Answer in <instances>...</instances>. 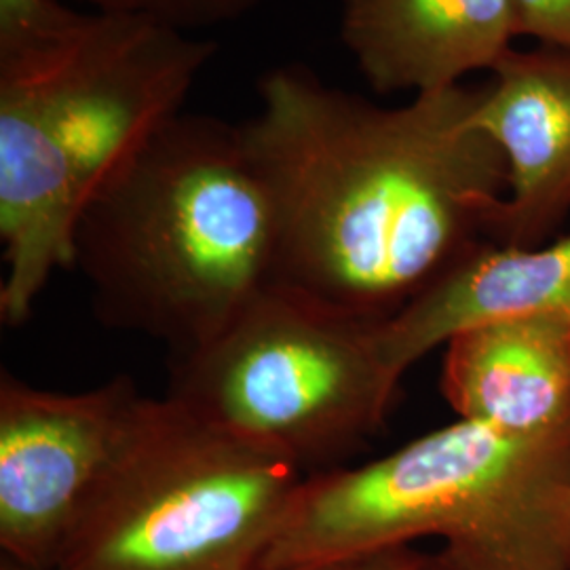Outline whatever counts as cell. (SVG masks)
I'll list each match as a JSON object with an SVG mask.
<instances>
[{"instance_id": "obj_6", "label": "cell", "mask_w": 570, "mask_h": 570, "mask_svg": "<svg viewBox=\"0 0 570 570\" xmlns=\"http://www.w3.org/2000/svg\"><path fill=\"white\" fill-rule=\"evenodd\" d=\"M305 478L167 395L150 400L56 570H261Z\"/></svg>"}, {"instance_id": "obj_8", "label": "cell", "mask_w": 570, "mask_h": 570, "mask_svg": "<svg viewBox=\"0 0 570 570\" xmlns=\"http://www.w3.org/2000/svg\"><path fill=\"white\" fill-rule=\"evenodd\" d=\"M473 121L505 155L508 197L490 242L537 247L570 216V51L511 49L492 68Z\"/></svg>"}, {"instance_id": "obj_16", "label": "cell", "mask_w": 570, "mask_h": 570, "mask_svg": "<svg viewBox=\"0 0 570 570\" xmlns=\"http://www.w3.org/2000/svg\"><path fill=\"white\" fill-rule=\"evenodd\" d=\"M0 570H39V569H28V567H21L18 562H13V560H9V558H2L0 560Z\"/></svg>"}, {"instance_id": "obj_7", "label": "cell", "mask_w": 570, "mask_h": 570, "mask_svg": "<svg viewBox=\"0 0 570 570\" xmlns=\"http://www.w3.org/2000/svg\"><path fill=\"white\" fill-rule=\"evenodd\" d=\"M153 397L129 376L63 393L0 374V550L56 570L134 444Z\"/></svg>"}, {"instance_id": "obj_11", "label": "cell", "mask_w": 570, "mask_h": 570, "mask_svg": "<svg viewBox=\"0 0 570 570\" xmlns=\"http://www.w3.org/2000/svg\"><path fill=\"white\" fill-rule=\"evenodd\" d=\"M440 389L456 419L510 433L570 423V317L515 315L454 334Z\"/></svg>"}, {"instance_id": "obj_3", "label": "cell", "mask_w": 570, "mask_h": 570, "mask_svg": "<svg viewBox=\"0 0 570 570\" xmlns=\"http://www.w3.org/2000/svg\"><path fill=\"white\" fill-rule=\"evenodd\" d=\"M218 45L159 21L89 13L68 41L0 63V320L23 324L72 268L82 207L110 171L183 112Z\"/></svg>"}, {"instance_id": "obj_13", "label": "cell", "mask_w": 570, "mask_h": 570, "mask_svg": "<svg viewBox=\"0 0 570 570\" xmlns=\"http://www.w3.org/2000/svg\"><path fill=\"white\" fill-rule=\"evenodd\" d=\"M94 13L134 16L195 32L239 20L261 0H77Z\"/></svg>"}, {"instance_id": "obj_2", "label": "cell", "mask_w": 570, "mask_h": 570, "mask_svg": "<svg viewBox=\"0 0 570 570\" xmlns=\"http://www.w3.org/2000/svg\"><path fill=\"white\" fill-rule=\"evenodd\" d=\"M104 324L186 355L275 282L277 225L239 125L180 112L82 207L72 242Z\"/></svg>"}, {"instance_id": "obj_12", "label": "cell", "mask_w": 570, "mask_h": 570, "mask_svg": "<svg viewBox=\"0 0 570 570\" xmlns=\"http://www.w3.org/2000/svg\"><path fill=\"white\" fill-rule=\"evenodd\" d=\"M87 16L66 0H0V63L58 47L79 32Z\"/></svg>"}, {"instance_id": "obj_9", "label": "cell", "mask_w": 570, "mask_h": 570, "mask_svg": "<svg viewBox=\"0 0 570 570\" xmlns=\"http://www.w3.org/2000/svg\"><path fill=\"white\" fill-rule=\"evenodd\" d=\"M515 39L511 0H341V41L379 96L459 87Z\"/></svg>"}, {"instance_id": "obj_4", "label": "cell", "mask_w": 570, "mask_h": 570, "mask_svg": "<svg viewBox=\"0 0 570 570\" xmlns=\"http://www.w3.org/2000/svg\"><path fill=\"white\" fill-rule=\"evenodd\" d=\"M438 539L449 570H570V423L456 419L376 461L306 475L261 570Z\"/></svg>"}, {"instance_id": "obj_15", "label": "cell", "mask_w": 570, "mask_h": 570, "mask_svg": "<svg viewBox=\"0 0 570 570\" xmlns=\"http://www.w3.org/2000/svg\"><path fill=\"white\" fill-rule=\"evenodd\" d=\"M306 570H449L440 560L438 551L416 550L414 546H395L385 550L367 551L336 560L324 567Z\"/></svg>"}, {"instance_id": "obj_5", "label": "cell", "mask_w": 570, "mask_h": 570, "mask_svg": "<svg viewBox=\"0 0 570 570\" xmlns=\"http://www.w3.org/2000/svg\"><path fill=\"white\" fill-rule=\"evenodd\" d=\"M381 322L271 282L212 341L174 357L167 397L306 475L345 468L385 428L402 383Z\"/></svg>"}, {"instance_id": "obj_1", "label": "cell", "mask_w": 570, "mask_h": 570, "mask_svg": "<svg viewBox=\"0 0 570 570\" xmlns=\"http://www.w3.org/2000/svg\"><path fill=\"white\" fill-rule=\"evenodd\" d=\"M482 91L389 108L305 63L265 72L239 134L275 209V282L381 322L487 242L510 171L473 121Z\"/></svg>"}, {"instance_id": "obj_10", "label": "cell", "mask_w": 570, "mask_h": 570, "mask_svg": "<svg viewBox=\"0 0 570 570\" xmlns=\"http://www.w3.org/2000/svg\"><path fill=\"white\" fill-rule=\"evenodd\" d=\"M515 315L570 317V235L537 247L482 242L381 322L389 367L404 379L463 330Z\"/></svg>"}, {"instance_id": "obj_14", "label": "cell", "mask_w": 570, "mask_h": 570, "mask_svg": "<svg viewBox=\"0 0 570 570\" xmlns=\"http://www.w3.org/2000/svg\"><path fill=\"white\" fill-rule=\"evenodd\" d=\"M518 35L570 51V0H511Z\"/></svg>"}]
</instances>
